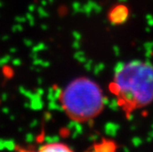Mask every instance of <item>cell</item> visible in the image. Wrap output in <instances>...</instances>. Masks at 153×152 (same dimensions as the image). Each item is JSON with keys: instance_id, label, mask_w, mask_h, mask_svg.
I'll use <instances>...</instances> for the list:
<instances>
[{"instance_id": "obj_1", "label": "cell", "mask_w": 153, "mask_h": 152, "mask_svg": "<svg viewBox=\"0 0 153 152\" xmlns=\"http://www.w3.org/2000/svg\"><path fill=\"white\" fill-rule=\"evenodd\" d=\"M110 91L128 116L150 105L153 102V65L137 60L117 65Z\"/></svg>"}, {"instance_id": "obj_2", "label": "cell", "mask_w": 153, "mask_h": 152, "mask_svg": "<svg viewBox=\"0 0 153 152\" xmlns=\"http://www.w3.org/2000/svg\"><path fill=\"white\" fill-rule=\"evenodd\" d=\"M62 110L72 121L85 123L97 117L105 107L101 87L92 79L78 77L63 88L59 96Z\"/></svg>"}, {"instance_id": "obj_3", "label": "cell", "mask_w": 153, "mask_h": 152, "mask_svg": "<svg viewBox=\"0 0 153 152\" xmlns=\"http://www.w3.org/2000/svg\"><path fill=\"white\" fill-rule=\"evenodd\" d=\"M129 10L126 5L119 4L110 9L108 19L113 25H122L128 18Z\"/></svg>"}, {"instance_id": "obj_4", "label": "cell", "mask_w": 153, "mask_h": 152, "mask_svg": "<svg viewBox=\"0 0 153 152\" xmlns=\"http://www.w3.org/2000/svg\"><path fill=\"white\" fill-rule=\"evenodd\" d=\"M37 152H73V151L70 147H68L65 144L54 142L42 146Z\"/></svg>"}, {"instance_id": "obj_5", "label": "cell", "mask_w": 153, "mask_h": 152, "mask_svg": "<svg viewBox=\"0 0 153 152\" xmlns=\"http://www.w3.org/2000/svg\"><path fill=\"white\" fill-rule=\"evenodd\" d=\"M93 152H117V145L112 140L102 139L94 146Z\"/></svg>"}]
</instances>
